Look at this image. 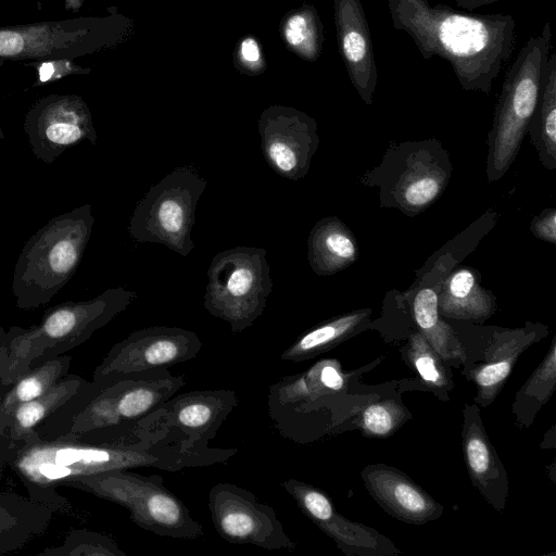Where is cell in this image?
Wrapping results in <instances>:
<instances>
[{
    "label": "cell",
    "instance_id": "1",
    "mask_svg": "<svg viewBox=\"0 0 556 556\" xmlns=\"http://www.w3.org/2000/svg\"><path fill=\"white\" fill-rule=\"evenodd\" d=\"M388 8L394 29L405 31L425 60L448 62L466 91L489 94L514 52L510 14L460 12L429 0H388Z\"/></svg>",
    "mask_w": 556,
    "mask_h": 556
},
{
    "label": "cell",
    "instance_id": "2",
    "mask_svg": "<svg viewBox=\"0 0 556 556\" xmlns=\"http://www.w3.org/2000/svg\"><path fill=\"white\" fill-rule=\"evenodd\" d=\"M137 467L177 471L205 466L176 448L144 438L124 444H96L77 440H41L34 432L0 456V469L9 468L14 472L28 497L66 515L73 513V507L56 492L63 482Z\"/></svg>",
    "mask_w": 556,
    "mask_h": 556
},
{
    "label": "cell",
    "instance_id": "3",
    "mask_svg": "<svg viewBox=\"0 0 556 556\" xmlns=\"http://www.w3.org/2000/svg\"><path fill=\"white\" fill-rule=\"evenodd\" d=\"M185 384V376H175L169 369L86 381L34 433L41 440L131 443L138 441V422Z\"/></svg>",
    "mask_w": 556,
    "mask_h": 556
},
{
    "label": "cell",
    "instance_id": "4",
    "mask_svg": "<svg viewBox=\"0 0 556 556\" xmlns=\"http://www.w3.org/2000/svg\"><path fill=\"white\" fill-rule=\"evenodd\" d=\"M137 296L132 290L111 288L87 301L53 306L30 328L11 327L0 354V380L12 384L30 368L83 344Z\"/></svg>",
    "mask_w": 556,
    "mask_h": 556
},
{
    "label": "cell",
    "instance_id": "5",
    "mask_svg": "<svg viewBox=\"0 0 556 556\" xmlns=\"http://www.w3.org/2000/svg\"><path fill=\"white\" fill-rule=\"evenodd\" d=\"M93 224L91 206L84 204L53 217L29 238L13 273L12 293L18 308L35 309L49 303L70 281Z\"/></svg>",
    "mask_w": 556,
    "mask_h": 556
},
{
    "label": "cell",
    "instance_id": "6",
    "mask_svg": "<svg viewBox=\"0 0 556 556\" xmlns=\"http://www.w3.org/2000/svg\"><path fill=\"white\" fill-rule=\"evenodd\" d=\"M135 28V21L115 7L103 16L0 26V62H72L122 46Z\"/></svg>",
    "mask_w": 556,
    "mask_h": 556
},
{
    "label": "cell",
    "instance_id": "7",
    "mask_svg": "<svg viewBox=\"0 0 556 556\" xmlns=\"http://www.w3.org/2000/svg\"><path fill=\"white\" fill-rule=\"evenodd\" d=\"M551 51L552 27L547 22L539 34L526 41L505 74L486 138L489 184L508 172L520 151Z\"/></svg>",
    "mask_w": 556,
    "mask_h": 556
},
{
    "label": "cell",
    "instance_id": "8",
    "mask_svg": "<svg viewBox=\"0 0 556 556\" xmlns=\"http://www.w3.org/2000/svg\"><path fill=\"white\" fill-rule=\"evenodd\" d=\"M238 403L236 392L229 389L175 394L138 422L135 438L176 448L204 466L225 463L238 450L210 447L208 442Z\"/></svg>",
    "mask_w": 556,
    "mask_h": 556
},
{
    "label": "cell",
    "instance_id": "9",
    "mask_svg": "<svg viewBox=\"0 0 556 556\" xmlns=\"http://www.w3.org/2000/svg\"><path fill=\"white\" fill-rule=\"evenodd\" d=\"M452 173L450 153L440 140L391 141L380 163L361 175L358 182L379 189L381 207L412 217L440 199Z\"/></svg>",
    "mask_w": 556,
    "mask_h": 556
},
{
    "label": "cell",
    "instance_id": "10",
    "mask_svg": "<svg viewBox=\"0 0 556 556\" xmlns=\"http://www.w3.org/2000/svg\"><path fill=\"white\" fill-rule=\"evenodd\" d=\"M74 488L125 507L132 522L160 536L195 540L202 526L187 505L165 485L162 476L114 469L65 481Z\"/></svg>",
    "mask_w": 556,
    "mask_h": 556
},
{
    "label": "cell",
    "instance_id": "11",
    "mask_svg": "<svg viewBox=\"0 0 556 556\" xmlns=\"http://www.w3.org/2000/svg\"><path fill=\"white\" fill-rule=\"evenodd\" d=\"M263 248L235 247L217 253L208 267L204 307L235 333L264 312L274 282Z\"/></svg>",
    "mask_w": 556,
    "mask_h": 556
},
{
    "label": "cell",
    "instance_id": "12",
    "mask_svg": "<svg viewBox=\"0 0 556 556\" xmlns=\"http://www.w3.org/2000/svg\"><path fill=\"white\" fill-rule=\"evenodd\" d=\"M206 180L189 166L177 167L152 186L137 204L128 231L138 242L163 244L181 256L194 248L191 239L198 202Z\"/></svg>",
    "mask_w": 556,
    "mask_h": 556
},
{
    "label": "cell",
    "instance_id": "13",
    "mask_svg": "<svg viewBox=\"0 0 556 556\" xmlns=\"http://www.w3.org/2000/svg\"><path fill=\"white\" fill-rule=\"evenodd\" d=\"M211 519L217 533L232 544H251L267 551H293L274 507L251 491L220 482L208 492Z\"/></svg>",
    "mask_w": 556,
    "mask_h": 556
},
{
    "label": "cell",
    "instance_id": "14",
    "mask_svg": "<svg viewBox=\"0 0 556 556\" xmlns=\"http://www.w3.org/2000/svg\"><path fill=\"white\" fill-rule=\"evenodd\" d=\"M201 348L200 338L191 330L167 326L139 329L111 348L92 380L169 369L197 357Z\"/></svg>",
    "mask_w": 556,
    "mask_h": 556
},
{
    "label": "cell",
    "instance_id": "15",
    "mask_svg": "<svg viewBox=\"0 0 556 556\" xmlns=\"http://www.w3.org/2000/svg\"><path fill=\"white\" fill-rule=\"evenodd\" d=\"M24 130L35 156L47 164L84 141L97 142L91 112L77 94L37 100L25 115Z\"/></svg>",
    "mask_w": 556,
    "mask_h": 556
},
{
    "label": "cell",
    "instance_id": "16",
    "mask_svg": "<svg viewBox=\"0 0 556 556\" xmlns=\"http://www.w3.org/2000/svg\"><path fill=\"white\" fill-rule=\"evenodd\" d=\"M317 129L315 118L295 108H266L260 115L257 130L267 165L283 178H304L319 146Z\"/></svg>",
    "mask_w": 556,
    "mask_h": 556
},
{
    "label": "cell",
    "instance_id": "17",
    "mask_svg": "<svg viewBox=\"0 0 556 556\" xmlns=\"http://www.w3.org/2000/svg\"><path fill=\"white\" fill-rule=\"evenodd\" d=\"M473 328L484 346L479 356H467L462 365L463 375L475 383V401L482 407L490 405L498 395L522 352L548 333V328L539 323L527 321L521 328L482 327Z\"/></svg>",
    "mask_w": 556,
    "mask_h": 556
},
{
    "label": "cell",
    "instance_id": "18",
    "mask_svg": "<svg viewBox=\"0 0 556 556\" xmlns=\"http://www.w3.org/2000/svg\"><path fill=\"white\" fill-rule=\"evenodd\" d=\"M300 510L348 556H393L396 546L377 530L343 517L321 489L289 478L281 483Z\"/></svg>",
    "mask_w": 556,
    "mask_h": 556
},
{
    "label": "cell",
    "instance_id": "19",
    "mask_svg": "<svg viewBox=\"0 0 556 556\" xmlns=\"http://www.w3.org/2000/svg\"><path fill=\"white\" fill-rule=\"evenodd\" d=\"M338 48L349 78L367 105L372 104L378 72L369 25L361 0H333Z\"/></svg>",
    "mask_w": 556,
    "mask_h": 556
},
{
    "label": "cell",
    "instance_id": "20",
    "mask_svg": "<svg viewBox=\"0 0 556 556\" xmlns=\"http://www.w3.org/2000/svg\"><path fill=\"white\" fill-rule=\"evenodd\" d=\"M362 480L370 496L395 519L422 525L437 520L443 506L408 476L384 464H372L362 470Z\"/></svg>",
    "mask_w": 556,
    "mask_h": 556
},
{
    "label": "cell",
    "instance_id": "21",
    "mask_svg": "<svg viewBox=\"0 0 556 556\" xmlns=\"http://www.w3.org/2000/svg\"><path fill=\"white\" fill-rule=\"evenodd\" d=\"M463 417L462 445L469 478L485 502L502 513L509 490L505 467L486 434L478 406L465 404Z\"/></svg>",
    "mask_w": 556,
    "mask_h": 556
},
{
    "label": "cell",
    "instance_id": "22",
    "mask_svg": "<svg viewBox=\"0 0 556 556\" xmlns=\"http://www.w3.org/2000/svg\"><path fill=\"white\" fill-rule=\"evenodd\" d=\"M437 293L443 318L483 324L497 308L495 294L481 286V275L472 267L454 268Z\"/></svg>",
    "mask_w": 556,
    "mask_h": 556
},
{
    "label": "cell",
    "instance_id": "23",
    "mask_svg": "<svg viewBox=\"0 0 556 556\" xmlns=\"http://www.w3.org/2000/svg\"><path fill=\"white\" fill-rule=\"evenodd\" d=\"M402 295L417 330L448 366L460 367L466 353L451 324L439 313L437 291L428 286L409 287Z\"/></svg>",
    "mask_w": 556,
    "mask_h": 556
},
{
    "label": "cell",
    "instance_id": "24",
    "mask_svg": "<svg viewBox=\"0 0 556 556\" xmlns=\"http://www.w3.org/2000/svg\"><path fill=\"white\" fill-rule=\"evenodd\" d=\"M54 513L28 496L0 491V556L24 548L43 534Z\"/></svg>",
    "mask_w": 556,
    "mask_h": 556
},
{
    "label": "cell",
    "instance_id": "25",
    "mask_svg": "<svg viewBox=\"0 0 556 556\" xmlns=\"http://www.w3.org/2000/svg\"><path fill=\"white\" fill-rule=\"evenodd\" d=\"M358 255L356 238L340 218L316 222L307 238V260L316 275H334L355 263Z\"/></svg>",
    "mask_w": 556,
    "mask_h": 556
},
{
    "label": "cell",
    "instance_id": "26",
    "mask_svg": "<svg viewBox=\"0 0 556 556\" xmlns=\"http://www.w3.org/2000/svg\"><path fill=\"white\" fill-rule=\"evenodd\" d=\"M371 313L361 308L325 320L300 334L280 358L295 363L314 358L367 329Z\"/></svg>",
    "mask_w": 556,
    "mask_h": 556
},
{
    "label": "cell",
    "instance_id": "27",
    "mask_svg": "<svg viewBox=\"0 0 556 556\" xmlns=\"http://www.w3.org/2000/svg\"><path fill=\"white\" fill-rule=\"evenodd\" d=\"M497 219L498 214L493 208H489L465 230L435 251L416 271V279L410 287L428 286L437 291L441 281L478 247L496 225Z\"/></svg>",
    "mask_w": 556,
    "mask_h": 556
},
{
    "label": "cell",
    "instance_id": "28",
    "mask_svg": "<svg viewBox=\"0 0 556 556\" xmlns=\"http://www.w3.org/2000/svg\"><path fill=\"white\" fill-rule=\"evenodd\" d=\"M86 381L78 375L67 374L39 397L20 405L3 434L9 450L29 437L37 426L75 394Z\"/></svg>",
    "mask_w": 556,
    "mask_h": 556
},
{
    "label": "cell",
    "instance_id": "29",
    "mask_svg": "<svg viewBox=\"0 0 556 556\" xmlns=\"http://www.w3.org/2000/svg\"><path fill=\"white\" fill-rule=\"evenodd\" d=\"M540 163L556 169V53L551 51L543 73L540 96L527 127Z\"/></svg>",
    "mask_w": 556,
    "mask_h": 556
},
{
    "label": "cell",
    "instance_id": "30",
    "mask_svg": "<svg viewBox=\"0 0 556 556\" xmlns=\"http://www.w3.org/2000/svg\"><path fill=\"white\" fill-rule=\"evenodd\" d=\"M72 357L60 355L30 368L9 386L0 399V439L14 410L22 404L42 395L48 389L68 374Z\"/></svg>",
    "mask_w": 556,
    "mask_h": 556
},
{
    "label": "cell",
    "instance_id": "31",
    "mask_svg": "<svg viewBox=\"0 0 556 556\" xmlns=\"http://www.w3.org/2000/svg\"><path fill=\"white\" fill-rule=\"evenodd\" d=\"M279 35L285 47L298 58L315 62L324 46V25L311 3L288 11L279 23Z\"/></svg>",
    "mask_w": 556,
    "mask_h": 556
},
{
    "label": "cell",
    "instance_id": "32",
    "mask_svg": "<svg viewBox=\"0 0 556 556\" xmlns=\"http://www.w3.org/2000/svg\"><path fill=\"white\" fill-rule=\"evenodd\" d=\"M556 389V336L542 363L531 374L515 396L511 405L516 421L530 427L541 407Z\"/></svg>",
    "mask_w": 556,
    "mask_h": 556
},
{
    "label": "cell",
    "instance_id": "33",
    "mask_svg": "<svg viewBox=\"0 0 556 556\" xmlns=\"http://www.w3.org/2000/svg\"><path fill=\"white\" fill-rule=\"evenodd\" d=\"M405 350L408 363L426 388L441 393L442 399L446 396L447 392L454 388L450 366L418 330L409 334Z\"/></svg>",
    "mask_w": 556,
    "mask_h": 556
},
{
    "label": "cell",
    "instance_id": "34",
    "mask_svg": "<svg viewBox=\"0 0 556 556\" xmlns=\"http://www.w3.org/2000/svg\"><path fill=\"white\" fill-rule=\"evenodd\" d=\"M39 556H126L116 542L89 529L71 531L59 546L47 547Z\"/></svg>",
    "mask_w": 556,
    "mask_h": 556
},
{
    "label": "cell",
    "instance_id": "35",
    "mask_svg": "<svg viewBox=\"0 0 556 556\" xmlns=\"http://www.w3.org/2000/svg\"><path fill=\"white\" fill-rule=\"evenodd\" d=\"M409 418V412L401 403L382 400L363 410L361 428L368 437L383 438L394 433Z\"/></svg>",
    "mask_w": 556,
    "mask_h": 556
},
{
    "label": "cell",
    "instance_id": "36",
    "mask_svg": "<svg viewBox=\"0 0 556 556\" xmlns=\"http://www.w3.org/2000/svg\"><path fill=\"white\" fill-rule=\"evenodd\" d=\"M232 62L238 72L247 76H258L267 68L266 58L257 38L242 37L235 46Z\"/></svg>",
    "mask_w": 556,
    "mask_h": 556
},
{
    "label": "cell",
    "instance_id": "37",
    "mask_svg": "<svg viewBox=\"0 0 556 556\" xmlns=\"http://www.w3.org/2000/svg\"><path fill=\"white\" fill-rule=\"evenodd\" d=\"M530 230L535 238L556 244V210L547 207L535 215L530 223Z\"/></svg>",
    "mask_w": 556,
    "mask_h": 556
},
{
    "label": "cell",
    "instance_id": "38",
    "mask_svg": "<svg viewBox=\"0 0 556 556\" xmlns=\"http://www.w3.org/2000/svg\"><path fill=\"white\" fill-rule=\"evenodd\" d=\"M454 1L458 8H462V9L468 10V11H473L481 7L491 4L497 0H454Z\"/></svg>",
    "mask_w": 556,
    "mask_h": 556
},
{
    "label": "cell",
    "instance_id": "39",
    "mask_svg": "<svg viewBox=\"0 0 556 556\" xmlns=\"http://www.w3.org/2000/svg\"><path fill=\"white\" fill-rule=\"evenodd\" d=\"M10 386V384H9ZM8 384H4L1 380H0V399L2 397V395L4 394V392L7 391V389L9 388ZM9 450V445L7 444L5 440L4 439H0V456L2 454H4L7 451Z\"/></svg>",
    "mask_w": 556,
    "mask_h": 556
},
{
    "label": "cell",
    "instance_id": "40",
    "mask_svg": "<svg viewBox=\"0 0 556 556\" xmlns=\"http://www.w3.org/2000/svg\"><path fill=\"white\" fill-rule=\"evenodd\" d=\"M85 0H65L66 10H78Z\"/></svg>",
    "mask_w": 556,
    "mask_h": 556
},
{
    "label": "cell",
    "instance_id": "41",
    "mask_svg": "<svg viewBox=\"0 0 556 556\" xmlns=\"http://www.w3.org/2000/svg\"><path fill=\"white\" fill-rule=\"evenodd\" d=\"M5 334H7V331L2 327H0V354H1V351H2V348L4 344Z\"/></svg>",
    "mask_w": 556,
    "mask_h": 556
},
{
    "label": "cell",
    "instance_id": "42",
    "mask_svg": "<svg viewBox=\"0 0 556 556\" xmlns=\"http://www.w3.org/2000/svg\"><path fill=\"white\" fill-rule=\"evenodd\" d=\"M3 138H4V134L2 131L1 122H0V140H2Z\"/></svg>",
    "mask_w": 556,
    "mask_h": 556
}]
</instances>
